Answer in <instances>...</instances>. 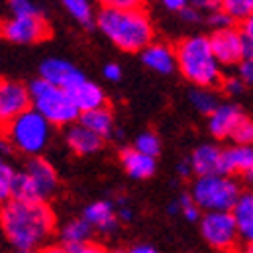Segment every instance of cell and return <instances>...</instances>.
<instances>
[{"instance_id": "obj_1", "label": "cell", "mask_w": 253, "mask_h": 253, "mask_svg": "<svg viewBox=\"0 0 253 253\" xmlns=\"http://www.w3.org/2000/svg\"><path fill=\"white\" fill-rule=\"evenodd\" d=\"M0 225L16 251H35L53 233L55 215L45 203L10 201L0 213Z\"/></svg>"}, {"instance_id": "obj_2", "label": "cell", "mask_w": 253, "mask_h": 253, "mask_svg": "<svg viewBox=\"0 0 253 253\" xmlns=\"http://www.w3.org/2000/svg\"><path fill=\"white\" fill-rule=\"evenodd\" d=\"M97 27L122 51L142 53L154 43L152 20L142 6L134 10H120L110 4H103L97 14Z\"/></svg>"}, {"instance_id": "obj_3", "label": "cell", "mask_w": 253, "mask_h": 253, "mask_svg": "<svg viewBox=\"0 0 253 253\" xmlns=\"http://www.w3.org/2000/svg\"><path fill=\"white\" fill-rule=\"evenodd\" d=\"M176 67L193 87L215 89L225 79L223 67L211 49V39L205 35H191L176 45Z\"/></svg>"}, {"instance_id": "obj_4", "label": "cell", "mask_w": 253, "mask_h": 253, "mask_svg": "<svg viewBox=\"0 0 253 253\" xmlns=\"http://www.w3.org/2000/svg\"><path fill=\"white\" fill-rule=\"evenodd\" d=\"M243 188L235 176L211 174L195 178L191 186V197L205 213H231L235 209Z\"/></svg>"}, {"instance_id": "obj_5", "label": "cell", "mask_w": 253, "mask_h": 253, "mask_svg": "<svg viewBox=\"0 0 253 253\" xmlns=\"http://www.w3.org/2000/svg\"><path fill=\"white\" fill-rule=\"evenodd\" d=\"M29 93L33 101V110L39 112L51 126H67L81 118L79 110L73 105L65 89L55 87L45 79H35L29 83Z\"/></svg>"}, {"instance_id": "obj_6", "label": "cell", "mask_w": 253, "mask_h": 253, "mask_svg": "<svg viewBox=\"0 0 253 253\" xmlns=\"http://www.w3.org/2000/svg\"><path fill=\"white\" fill-rule=\"evenodd\" d=\"M4 138L12 144V148L29 156H37L45 150L51 138V124L31 108L8 126H4Z\"/></svg>"}, {"instance_id": "obj_7", "label": "cell", "mask_w": 253, "mask_h": 253, "mask_svg": "<svg viewBox=\"0 0 253 253\" xmlns=\"http://www.w3.org/2000/svg\"><path fill=\"white\" fill-rule=\"evenodd\" d=\"M199 223L203 239L213 249L223 253H239L243 241L231 213H203Z\"/></svg>"}, {"instance_id": "obj_8", "label": "cell", "mask_w": 253, "mask_h": 253, "mask_svg": "<svg viewBox=\"0 0 253 253\" xmlns=\"http://www.w3.org/2000/svg\"><path fill=\"white\" fill-rule=\"evenodd\" d=\"M211 49H213L221 67H239V63L249 53L245 37L239 27H231L223 31L211 33Z\"/></svg>"}, {"instance_id": "obj_9", "label": "cell", "mask_w": 253, "mask_h": 253, "mask_svg": "<svg viewBox=\"0 0 253 253\" xmlns=\"http://www.w3.org/2000/svg\"><path fill=\"white\" fill-rule=\"evenodd\" d=\"M51 35L47 20L41 16H12L4 23H0V37H4L10 43L31 45L45 41Z\"/></svg>"}, {"instance_id": "obj_10", "label": "cell", "mask_w": 253, "mask_h": 253, "mask_svg": "<svg viewBox=\"0 0 253 253\" xmlns=\"http://www.w3.org/2000/svg\"><path fill=\"white\" fill-rule=\"evenodd\" d=\"M29 87L16 81H0V124L8 126L12 120L31 110Z\"/></svg>"}, {"instance_id": "obj_11", "label": "cell", "mask_w": 253, "mask_h": 253, "mask_svg": "<svg viewBox=\"0 0 253 253\" xmlns=\"http://www.w3.org/2000/svg\"><path fill=\"white\" fill-rule=\"evenodd\" d=\"M245 114L239 108L237 103L233 101H221L219 108L209 116L207 122V128L211 132V136L217 138V140H231L233 132L237 130V126L243 122Z\"/></svg>"}, {"instance_id": "obj_12", "label": "cell", "mask_w": 253, "mask_h": 253, "mask_svg": "<svg viewBox=\"0 0 253 253\" xmlns=\"http://www.w3.org/2000/svg\"><path fill=\"white\" fill-rule=\"evenodd\" d=\"M67 95L71 97L73 105L79 110V114H85V112H91V110H99V108H105V95L101 91L99 85L91 83L89 79H85V75H81L71 87L65 89Z\"/></svg>"}, {"instance_id": "obj_13", "label": "cell", "mask_w": 253, "mask_h": 253, "mask_svg": "<svg viewBox=\"0 0 253 253\" xmlns=\"http://www.w3.org/2000/svg\"><path fill=\"white\" fill-rule=\"evenodd\" d=\"M41 79H45L47 83L55 87H61V89H67L71 87L73 83L83 75L81 71H77L69 61L65 59H59V57H51V59H45L41 63Z\"/></svg>"}, {"instance_id": "obj_14", "label": "cell", "mask_w": 253, "mask_h": 253, "mask_svg": "<svg viewBox=\"0 0 253 253\" xmlns=\"http://www.w3.org/2000/svg\"><path fill=\"white\" fill-rule=\"evenodd\" d=\"M188 162H191L197 178L211 176V174H223V150L215 144L197 146L191 158H188Z\"/></svg>"}, {"instance_id": "obj_15", "label": "cell", "mask_w": 253, "mask_h": 253, "mask_svg": "<svg viewBox=\"0 0 253 253\" xmlns=\"http://www.w3.org/2000/svg\"><path fill=\"white\" fill-rule=\"evenodd\" d=\"M142 63L160 75H170L176 69V49H172L168 43L154 41L150 47L142 51Z\"/></svg>"}, {"instance_id": "obj_16", "label": "cell", "mask_w": 253, "mask_h": 253, "mask_svg": "<svg viewBox=\"0 0 253 253\" xmlns=\"http://www.w3.org/2000/svg\"><path fill=\"white\" fill-rule=\"evenodd\" d=\"M25 172L35 182L37 191L41 195V201L49 199L57 191V172H55V168L45 158H31Z\"/></svg>"}, {"instance_id": "obj_17", "label": "cell", "mask_w": 253, "mask_h": 253, "mask_svg": "<svg viewBox=\"0 0 253 253\" xmlns=\"http://www.w3.org/2000/svg\"><path fill=\"white\" fill-rule=\"evenodd\" d=\"M253 170V146H229L223 150V174L245 176Z\"/></svg>"}, {"instance_id": "obj_18", "label": "cell", "mask_w": 253, "mask_h": 253, "mask_svg": "<svg viewBox=\"0 0 253 253\" xmlns=\"http://www.w3.org/2000/svg\"><path fill=\"white\" fill-rule=\"evenodd\" d=\"M83 219H85L93 229L101 231V233H112L118 227V213L116 205L110 201H97L85 207L83 211Z\"/></svg>"}, {"instance_id": "obj_19", "label": "cell", "mask_w": 253, "mask_h": 253, "mask_svg": "<svg viewBox=\"0 0 253 253\" xmlns=\"http://www.w3.org/2000/svg\"><path fill=\"white\" fill-rule=\"evenodd\" d=\"M120 160H122L124 170L136 180L150 178L156 172V158L146 156L138 152L136 148H124L120 154Z\"/></svg>"}, {"instance_id": "obj_20", "label": "cell", "mask_w": 253, "mask_h": 253, "mask_svg": "<svg viewBox=\"0 0 253 253\" xmlns=\"http://www.w3.org/2000/svg\"><path fill=\"white\" fill-rule=\"evenodd\" d=\"M231 215H233V219L237 223L243 245L251 243L253 241V191H249V188L243 191L235 209L231 211Z\"/></svg>"}, {"instance_id": "obj_21", "label": "cell", "mask_w": 253, "mask_h": 253, "mask_svg": "<svg viewBox=\"0 0 253 253\" xmlns=\"http://www.w3.org/2000/svg\"><path fill=\"white\" fill-rule=\"evenodd\" d=\"M67 146L75 152V154H93L103 146V138H99L97 134H93L91 130L83 128L81 124L71 126L67 132Z\"/></svg>"}, {"instance_id": "obj_22", "label": "cell", "mask_w": 253, "mask_h": 253, "mask_svg": "<svg viewBox=\"0 0 253 253\" xmlns=\"http://www.w3.org/2000/svg\"><path fill=\"white\" fill-rule=\"evenodd\" d=\"M79 124L83 128L91 130L93 134H97L99 138H108L114 132V116L108 108H99V110H91L81 114Z\"/></svg>"}, {"instance_id": "obj_23", "label": "cell", "mask_w": 253, "mask_h": 253, "mask_svg": "<svg viewBox=\"0 0 253 253\" xmlns=\"http://www.w3.org/2000/svg\"><path fill=\"white\" fill-rule=\"evenodd\" d=\"M91 231H93V227L85 219H73L61 229V241L65 245V249L87 245V241L91 237Z\"/></svg>"}, {"instance_id": "obj_24", "label": "cell", "mask_w": 253, "mask_h": 253, "mask_svg": "<svg viewBox=\"0 0 253 253\" xmlns=\"http://www.w3.org/2000/svg\"><path fill=\"white\" fill-rule=\"evenodd\" d=\"M188 101L193 103V108L197 112L205 114L207 118L221 105V99H219L217 91L209 89V87H193L191 91H188Z\"/></svg>"}, {"instance_id": "obj_25", "label": "cell", "mask_w": 253, "mask_h": 253, "mask_svg": "<svg viewBox=\"0 0 253 253\" xmlns=\"http://www.w3.org/2000/svg\"><path fill=\"white\" fill-rule=\"evenodd\" d=\"M12 201H18V203H43L35 182L31 180V176L27 172H18L16 174V180H14V186H12Z\"/></svg>"}, {"instance_id": "obj_26", "label": "cell", "mask_w": 253, "mask_h": 253, "mask_svg": "<svg viewBox=\"0 0 253 253\" xmlns=\"http://www.w3.org/2000/svg\"><path fill=\"white\" fill-rule=\"evenodd\" d=\"M221 10L233 20L237 27H241L245 20L253 16V0H223Z\"/></svg>"}, {"instance_id": "obj_27", "label": "cell", "mask_w": 253, "mask_h": 253, "mask_svg": "<svg viewBox=\"0 0 253 253\" xmlns=\"http://www.w3.org/2000/svg\"><path fill=\"white\" fill-rule=\"evenodd\" d=\"M63 6L67 8V12L77 20L79 25H83L85 29H93L95 20H93V6L87 2V0H65Z\"/></svg>"}, {"instance_id": "obj_28", "label": "cell", "mask_w": 253, "mask_h": 253, "mask_svg": "<svg viewBox=\"0 0 253 253\" xmlns=\"http://www.w3.org/2000/svg\"><path fill=\"white\" fill-rule=\"evenodd\" d=\"M134 148H136L138 152L146 154V156L156 158V156L160 154V150H162V142H160V138H158L154 132H142V134L136 138V142H134Z\"/></svg>"}, {"instance_id": "obj_29", "label": "cell", "mask_w": 253, "mask_h": 253, "mask_svg": "<svg viewBox=\"0 0 253 253\" xmlns=\"http://www.w3.org/2000/svg\"><path fill=\"white\" fill-rule=\"evenodd\" d=\"M16 174L18 172H14V168L0 158V201L12 197V186H14Z\"/></svg>"}, {"instance_id": "obj_30", "label": "cell", "mask_w": 253, "mask_h": 253, "mask_svg": "<svg viewBox=\"0 0 253 253\" xmlns=\"http://www.w3.org/2000/svg\"><path fill=\"white\" fill-rule=\"evenodd\" d=\"M237 146H253V118H243V122L237 126V130L231 136Z\"/></svg>"}, {"instance_id": "obj_31", "label": "cell", "mask_w": 253, "mask_h": 253, "mask_svg": "<svg viewBox=\"0 0 253 253\" xmlns=\"http://www.w3.org/2000/svg\"><path fill=\"white\" fill-rule=\"evenodd\" d=\"M178 205H180V213L184 215V219L186 221H191V223H195V221H201V209L197 207V203L193 201V197H191V193H186V195H180L178 197Z\"/></svg>"}, {"instance_id": "obj_32", "label": "cell", "mask_w": 253, "mask_h": 253, "mask_svg": "<svg viewBox=\"0 0 253 253\" xmlns=\"http://www.w3.org/2000/svg\"><path fill=\"white\" fill-rule=\"evenodd\" d=\"M205 23H207L211 29H213V33H215V31H223V29H231V27H237L233 20L227 16V12H223L221 8L215 10V12H211V14H207V16H205Z\"/></svg>"}, {"instance_id": "obj_33", "label": "cell", "mask_w": 253, "mask_h": 253, "mask_svg": "<svg viewBox=\"0 0 253 253\" xmlns=\"http://www.w3.org/2000/svg\"><path fill=\"white\" fill-rule=\"evenodd\" d=\"M12 16H41V8L29 0H12L10 2Z\"/></svg>"}, {"instance_id": "obj_34", "label": "cell", "mask_w": 253, "mask_h": 253, "mask_svg": "<svg viewBox=\"0 0 253 253\" xmlns=\"http://www.w3.org/2000/svg\"><path fill=\"white\" fill-rule=\"evenodd\" d=\"M247 87H253V51H249L245 55V59L239 63L237 73H235Z\"/></svg>"}, {"instance_id": "obj_35", "label": "cell", "mask_w": 253, "mask_h": 253, "mask_svg": "<svg viewBox=\"0 0 253 253\" xmlns=\"http://www.w3.org/2000/svg\"><path fill=\"white\" fill-rule=\"evenodd\" d=\"M221 87H223V91H225L227 95H231V97L243 95L245 89H247V85H245V83H243L237 75H229V77H225L223 83H221Z\"/></svg>"}, {"instance_id": "obj_36", "label": "cell", "mask_w": 253, "mask_h": 253, "mask_svg": "<svg viewBox=\"0 0 253 253\" xmlns=\"http://www.w3.org/2000/svg\"><path fill=\"white\" fill-rule=\"evenodd\" d=\"M182 20H184V23H188V25H195V23H201V20H205V14L191 2V4H188L180 14H178Z\"/></svg>"}, {"instance_id": "obj_37", "label": "cell", "mask_w": 253, "mask_h": 253, "mask_svg": "<svg viewBox=\"0 0 253 253\" xmlns=\"http://www.w3.org/2000/svg\"><path fill=\"white\" fill-rule=\"evenodd\" d=\"M239 29H241V33H243V37H245V43H247L249 51H253V16H251L249 20H245V23H243Z\"/></svg>"}, {"instance_id": "obj_38", "label": "cell", "mask_w": 253, "mask_h": 253, "mask_svg": "<svg viewBox=\"0 0 253 253\" xmlns=\"http://www.w3.org/2000/svg\"><path fill=\"white\" fill-rule=\"evenodd\" d=\"M103 77L110 81H120L122 79V67L116 65V63H110V65L103 67Z\"/></svg>"}, {"instance_id": "obj_39", "label": "cell", "mask_w": 253, "mask_h": 253, "mask_svg": "<svg viewBox=\"0 0 253 253\" xmlns=\"http://www.w3.org/2000/svg\"><path fill=\"white\" fill-rule=\"evenodd\" d=\"M188 4H191V2H186V0H164V2H162V6H164L166 10L176 12V14H180Z\"/></svg>"}, {"instance_id": "obj_40", "label": "cell", "mask_w": 253, "mask_h": 253, "mask_svg": "<svg viewBox=\"0 0 253 253\" xmlns=\"http://www.w3.org/2000/svg\"><path fill=\"white\" fill-rule=\"evenodd\" d=\"M105 4H110L114 8H120V10H134V8L142 6L140 2H134V0H110V2H105Z\"/></svg>"}, {"instance_id": "obj_41", "label": "cell", "mask_w": 253, "mask_h": 253, "mask_svg": "<svg viewBox=\"0 0 253 253\" xmlns=\"http://www.w3.org/2000/svg\"><path fill=\"white\" fill-rule=\"evenodd\" d=\"M176 172H178L180 178H188L191 174H195V172H193V166H191V162H188V160L176 164Z\"/></svg>"}, {"instance_id": "obj_42", "label": "cell", "mask_w": 253, "mask_h": 253, "mask_svg": "<svg viewBox=\"0 0 253 253\" xmlns=\"http://www.w3.org/2000/svg\"><path fill=\"white\" fill-rule=\"evenodd\" d=\"M69 253H103V249L101 247H97V245H81V247H73V249H67Z\"/></svg>"}, {"instance_id": "obj_43", "label": "cell", "mask_w": 253, "mask_h": 253, "mask_svg": "<svg viewBox=\"0 0 253 253\" xmlns=\"http://www.w3.org/2000/svg\"><path fill=\"white\" fill-rule=\"evenodd\" d=\"M12 152V144L6 140V138H0V154L2 156H8Z\"/></svg>"}, {"instance_id": "obj_44", "label": "cell", "mask_w": 253, "mask_h": 253, "mask_svg": "<svg viewBox=\"0 0 253 253\" xmlns=\"http://www.w3.org/2000/svg\"><path fill=\"white\" fill-rule=\"evenodd\" d=\"M134 217V213H132V209H128V207H124V209H118V219H124V221H130Z\"/></svg>"}, {"instance_id": "obj_45", "label": "cell", "mask_w": 253, "mask_h": 253, "mask_svg": "<svg viewBox=\"0 0 253 253\" xmlns=\"http://www.w3.org/2000/svg\"><path fill=\"white\" fill-rule=\"evenodd\" d=\"M132 253H158V251L154 247H150V245H136L132 249Z\"/></svg>"}, {"instance_id": "obj_46", "label": "cell", "mask_w": 253, "mask_h": 253, "mask_svg": "<svg viewBox=\"0 0 253 253\" xmlns=\"http://www.w3.org/2000/svg\"><path fill=\"white\" fill-rule=\"evenodd\" d=\"M178 213H180V205H178V201L170 203V207H168V215H178Z\"/></svg>"}, {"instance_id": "obj_47", "label": "cell", "mask_w": 253, "mask_h": 253, "mask_svg": "<svg viewBox=\"0 0 253 253\" xmlns=\"http://www.w3.org/2000/svg\"><path fill=\"white\" fill-rule=\"evenodd\" d=\"M43 253H69L65 247H47Z\"/></svg>"}, {"instance_id": "obj_48", "label": "cell", "mask_w": 253, "mask_h": 253, "mask_svg": "<svg viewBox=\"0 0 253 253\" xmlns=\"http://www.w3.org/2000/svg\"><path fill=\"white\" fill-rule=\"evenodd\" d=\"M243 180H245V184L249 186V191H253V170H251V172H247V174L243 176Z\"/></svg>"}, {"instance_id": "obj_49", "label": "cell", "mask_w": 253, "mask_h": 253, "mask_svg": "<svg viewBox=\"0 0 253 253\" xmlns=\"http://www.w3.org/2000/svg\"><path fill=\"white\" fill-rule=\"evenodd\" d=\"M239 253H253V241H251V243H245V245H241Z\"/></svg>"}, {"instance_id": "obj_50", "label": "cell", "mask_w": 253, "mask_h": 253, "mask_svg": "<svg viewBox=\"0 0 253 253\" xmlns=\"http://www.w3.org/2000/svg\"><path fill=\"white\" fill-rule=\"evenodd\" d=\"M112 253H132V251H126V249H116V251H112Z\"/></svg>"}, {"instance_id": "obj_51", "label": "cell", "mask_w": 253, "mask_h": 253, "mask_svg": "<svg viewBox=\"0 0 253 253\" xmlns=\"http://www.w3.org/2000/svg\"><path fill=\"white\" fill-rule=\"evenodd\" d=\"M16 253H37V251H16Z\"/></svg>"}]
</instances>
